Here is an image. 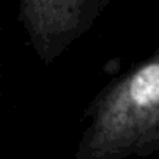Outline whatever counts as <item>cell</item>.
I'll use <instances>...</instances> for the list:
<instances>
[{"label":"cell","instance_id":"obj_1","mask_svg":"<svg viewBox=\"0 0 159 159\" xmlns=\"http://www.w3.org/2000/svg\"><path fill=\"white\" fill-rule=\"evenodd\" d=\"M72 159H125L159 151V52L108 83L86 108Z\"/></svg>","mask_w":159,"mask_h":159}]
</instances>
